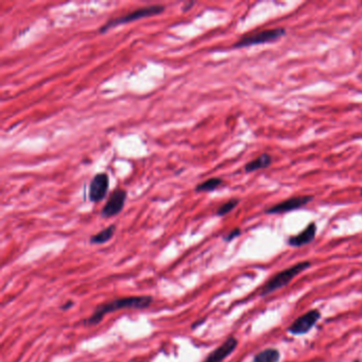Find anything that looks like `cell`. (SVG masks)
Segmentation results:
<instances>
[{
	"label": "cell",
	"mask_w": 362,
	"mask_h": 362,
	"mask_svg": "<svg viewBox=\"0 0 362 362\" xmlns=\"http://www.w3.org/2000/svg\"><path fill=\"white\" fill-rule=\"evenodd\" d=\"M287 30L285 28H273L268 30H262L257 33H253L250 35H245L238 39L233 45L234 48H246L257 45H265L277 42L282 37L286 36Z\"/></svg>",
	"instance_id": "cell-4"
},
{
	"label": "cell",
	"mask_w": 362,
	"mask_h": 362,
	"mask_svg": "<svg viewBox=\"0 0 362 362\" xmlns=\"http://www.w3.org/2000/svg\"><path fill=\"white\" fill-rule=\"evenodd\" d=\"M128 197V192L126 189L116 188L111 193L108 202L105 203L101 210V216L103 218H111L119 215L122 211Z\"/></svg>",
	"instance_id": "cell-6"
},
{
	"label": "cell",
	"mask_w": 362,
	"mask_h": 362,
	"mask_svg": "<svg viewBox=\"0 0 362 362\" xmlns=\"http://www.w3.org/2000/svg\"><path fill=\"white\" fill-rule=\"evenodd\" d=\"M310 266H311V263L309 261H302V262L296 263V265L289 267L286 270L281 271V272L276 273L273 277H271L269 279V281L265 284V286L261 288L260 295L266 296L276 290L282 289L283 287H286L292 281L293 278H295L300 273L304 272V271H306L308 268H310Z\"/></svg>",
	"instance_id": "cell-2"
},
{
	"label": "cell",
	"mask_w": 362,
	"mask_h": 362,
	"mask_svg": "<svg viewBox=\"0 0 362 362\" xmlns=\"http://www.w3.org/2000/svg\"><path fill=\"white\" fill-rule=\"evenodd\" d=\"M223 184V180L220 178H212L209 180L204 181V182L197 184L195 186L196 192H210L216 190L218 187Z\"/></svg>",
	"instance_id": "cell-14"
},
{
	"label": "cell",
	"mask_w": 362,
	"mask_h": 362,
	"mask_svg": "<svg viewBox=\"0 0 362 362\" xmlns=\"http://www.w3.org/2000/svg\"><path fill=\"white\" fill-rule=\"evenodd\" d=\"M164 11H165V5H162V4H151V5L139 7V9L132 11L131 13H128L126 15H122V16H119V17L109 19L103 24V26L100 27V29H99V33H100V34H103V33H106L112 28L120 26V24L136 21L139 19L146 18V17H150V16H154V15H159V14L163 13Z\"/></svg>",
	"instance_id": "cell-3"
},
{
	"label": "cell",
	"mask_w": 362,
	"mask_h": 362,
	"mask_svg": "<svg viewBox=\"0 0 362 362\" xmlns=\"http://www.w3.org/2000/svg\"><path fill=\"white\" fill-rule=\"evenodd\" d=\"M239 202H240V200L239 199H236V197H234V199H230V200L226 201L225 203L222 204L221 206H219V208L216 211V215L218 217H223V216L227 215V213H229L230 211L234 210L238 206V204H239Z\"/></svg>",
	"instance_id": "cell-15"
},
{
	"label": "cell",
	"mask_w": 362,
	"mask_h": 362,
	"mask_svg": "<svg viewBox=\"0 0 362 362\" xmlns=\"http://www.w3.org/2000/svg\"><path fill=\"white\" fill-rule=\"evenodd\" d=\"M240 235H241V229L237 227V228H234L233 230H230V232H229L228 234H226V235L223 237V240H224L225 242H229V241L234 240L235 238L239 237Z\"/></svg>",
	"instance_id": "cell-16"
},
{
	"label": "cell",
	"mask_w": 362,
	"mask_h": 362,
	"mask_svg": "<svg viewBox=\"0 0 362 362\" xmlns=\"http://www.w3.org/2000/svg\"><path fill=\"white\" fill-rule=\"evenodd\" d=\"M205 321H206L205 319H201V320H199V321H196V322H194V323L191 325V329H194V328H196V327H199L200 325H202V324L205 322Z\"/></svg>",
	"instance_id": "cell-18"
},
{
	"label": "cell",
	"mask_w": 362,
	"mask_h": 362,
	"mask_svg": "<svg viewBox=\"0 0 362 362\" xmlns=\"http://www.w3.org/2000/svg\"><path fill=\"white\" fill-rule=\"evenodd\" d=\"M109 187H110V178L108 174H105V172L97 174L89 183V188H88L89 200L94 203L102 201L109 192Z\"/></svg>",
	"instance_id": "cell-8"
},
{
	"label": "cell",
	"mask_w": 362,
	"mask_h": 362,
	"mask_svg": "<svg viewBox=\"0 0 362 362\" xmlns=\"http://www.w3.org/2000/svg\"><path fill=\"white\" fill-rule=\"evenodd\" d=\"M321 318V312L318 309L310 310L296 319L294 322L290 325L289 333L295 336H302L309 333L314 326L318 323V321Z\"/></svg>",
	"instance_id": "cell-7"
},
{
	"label": "cell",
	"mask_w": 362,
	"mask_h": 362,
	"mask_svg": "<svg viewBox=\"0 0 362 362\" xmlns=\"http://www.w3.org/2000/svg\"><path fill=\"white\" fill-rule=\"evenodd\" d=\"M315 196L314 195H299V196H292L289 197V199L284 200L282 202H279L273 206H271L270 208H267L265 210L266 213L268 215H277V213H286L289 212L292 210H296L300 209L304 206H306L308 203H310L311 201H314Z\"/></svg>",
	"instance_id": "cell-5"
},
{
	"label": "cell",
	"mask_w": 362,
	"mask_h": 362,
	"mask_svg": "<svg viewBox=\"0 0 362 362\" xmlns=\"http://www.w3.org/2000/svg\"><path fill=\"white\" fill-rule=\"evenodd\" d=\"M360 194H361V195H362V189H361V191H360Z\"/></svg>",
	"instance_id": "cell-21"
},
{
	"label": "cell",
	"mask_w": 362,
	"mask_h": 362,
	"mask_svg": "<svg viewBox=\"0 0 362 362\" xmlns=\"http://www.w3.org/2000/svg\"><path fill=\"white\" fill-rule=\"evenodd\" d=\"M317 229H318L317 224L315 222H311V223H309L306 226V228L302 230L300 234L291 236L289 239H288V244L294 246V248H300V246H304L311 243L316 238Z\"/></svg>",
	"instance_id": "cell-10"
},
{
	"label": "cell",
	"mask_w": 362,
	"mask_h": 362,
	"mask_svg": "<svg viewBox=\"0 0 362 362\" xmlns=\"http://www.w3.org/2000/svg\"><path fill=\"white\" fill-rule=\"evenodd\" d=\"M73 305H75V303H73V301H67V302H66L65 304H63V305L61 306V309L62 310H68L71 307H73Z\"/></svg>",
	"instance_id": "cell-17"
},
{
	"label": "cell",
	"mask_w": 362,
	"mask_h": 362,
	"mask_svg": "<svg viewBox=\"0 0 362 362\" xmlns=\"http://www.w3.org/2000/svg\"><path fill=\"white\" fill-rule=\"evenodd\" d=\"M153 303V298L150 295H139V296H125L116 300L110 301L108 303L98 305L93 314L84 320V326H96L101 322L103 318L122 309H146L150 307Z\"/></svg>",
	"instance_id": "cell-1"
},
{
	"label": "cell",
	"mask_w": 362,
	"mask_h": 362,
	"mask_svg": "<svg viewBox=\"0 0 362 362\" xmlns=\"http://www.w3.org/2000/svg\"><path fill=\"white\" fill-rule=\"evenodd\" d=\"M238 347V341L235 337H229L219 348L212 351L203 362H222L226 359Z\"/></svg>",
	"instance_id": "cell-9"
},
{
	"label": "cell",
	"mask_w": 362,
	"mask_h": 362,
	"mask_svg": "<svg viewBox=\"0 0 362 362\" xmlns=\"http://www.w3.org/2000/svg\"><path fill=\"white\" fill-rule=\"evenodd\" d=\"M281 353L276 349H266L254 356L253 362H278Z\"/></svg>",
	"instance_id": "cell-13"
},
{
	"label": "cell",
	"mask_w": 362,
	"mask_h": 362,
	"mask_svg": "<svg viewBox=\"0 0 362 362\" xmlns=\"http://www.w3.org/2000/svg\"><path fill=\"white\" fill-rule=\"evenodd\" d=\"M115 232H116V225L111 224L108 227L100 230V232L97 233L96 235H93L90 237L89 242L92 244H102L108 242L112 239L113 236L115 235Z\"/></svg>",
	"instance_id": "cell-12"
},
{
	"label": "cell",
	"mask_w": 362,
	"mask_h": 362,
	"mask_svg": "<svg viewBox=\"0 0 362 362\" xmlns=\"http://www.w3.org/2000/svg\"><path fill=\"white\" fill-rule=\"evenodd\" d=\"M271 164H272V156H271L269 153H262L261 155L258 156V158L249 162L248 164H245L244 171L246 174H250V172L266 169L271 166Z\"/></svg>",
	"instance_id": "cell-11"
},
{
	"label": "cell",
	"mask_w": 362,
	"mask_h": 362,
	"mask_svg": "<svg viewBox=\"0 0 362 362\" xmlns=\"http://www.w3.org/2000/svg\"><path fill=\"white\" fill-rule=\"evenodd\" d=\"M194 4V2L193 1H190V2H188V3H186L184 6H183V12H186V11H188V10H190V7L192 6Z\"/></svg>",
	"instance_id": "cell-19"
},
{
	"label": "cell",
	"mask_w": 362,
	"mask_h": 362,
	"mask_svg": "<svg viewBox=\"0 0 362 362\" xmlns=\"http://www.w3.org/2000/svg\"><path fill=\"white\" fill-rule=\"evenodd\" d=\"M353 362H360L359 360H355V361H353Z\"/></svg>",
	"instance_id": "cell-20"
}]
</instances>
